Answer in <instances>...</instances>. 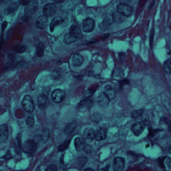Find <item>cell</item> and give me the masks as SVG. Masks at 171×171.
Wrapping results in <instances>:
<instances>
[{"label": "cell", "mask_w": 171, "mask_h": 171, "mask_svg": "<svg viewBox=\"0 0 171 171\" xmlns=\"http://www.w3.org/2000/svg\"><path fill=\"white\" fill-rule=\"evenodd\" d=\"M30 1H19V3L21 4V5L26 6L28 5L29 3H30Z\"/></svg>", "instance_id": "33"}, {"label": "cell", "mask_w": 171, "mask_h": 171, "mask_svg": "<svg viewBox=\"0 0 171 171\" xmlns=\"http://www.w3.org/2000/svg\"><path fill=\"white\" fill-rule=\"evenodd\" d=\"M75 146L77 151H83L86 146V141L85 138L82 137H77L74 141Z\"/></svg>", "instance_id": "14"}, {"label": "cell", "mask_w": 171, "mask_h": 171, "mask_svg": "<svg viewBox=\"0 0 171 171\" xmlns=\"http://www.w3.org/2000/svg\"><path fill=\"white\" fill-rule=\"evenodd\" d=\"M77 39L72 33H68L64 36V42L66 44L69 45L74 42H76Z\"/></svg>", "instance_id": "20"}, {"label": "cell", "mask_w": 171, "mask_h": 171, "mask_svg": "<svg viewBox=\"0 0 171 171\" xmlns=\"http://www.w3.org/2000/svg\"><path fill=\"white\" fill-rule=\"evenodd\" d=\"M18 8V5L17 3L16 4H14L10 6L7 9V11H8L9 13H11L12 12H14L17 9V8Z\"/></svg>", "instance_id": "30"}, {"label": "cell", "mask_w": 171, "mask_h": 171, "mask_svg": "<svg viewBox=\"0 0 171 171\" xmlns=\"http://www.w3.org/2000/svg\"><path fill=\"white\" fill-rule=\"evenodd\" d=\"M44 49L45 46L43 43L42 42L39 43L37 46V51H36V54L38 57H41L43 56L44 53Z\"/></svg>", "instance_id": "23"}, {"label": "cell", "mask_w": 171, "mask_h": 171, "mask_svg": "<svg viewBox=\"0 0 171 171\" xmlns=\"http://www.w3.org/2000/svg\"><path fill=\"white\" fill-rule=\"evenodd\" d=\"M106 137H107V133H106V130L104 128L100 129L96 134L95 138L99 141L105 140Z\"/></svg>", "instance_id": "21"}, {"label": "cell", "mask_w": 171, "mask_h": 171, "mask_svg": "<svg viewBox=\"0 0 171 171\" xmlns=\"http://www.w3.org/2000/svg\"><path fill=\"white\" fill-rule=\"evenodd\" d=\"M93 106V101L90 99L82 101L78 106V109L81 111H85L90 110Z\"/></svg>", "instance_id": "10"}, {"label": "cell", "mask_w": 171, "mask_h": 171, "mask_svg": "<svg viewBox=\"0 0 171 171\" xmlns=\"http://www.w3.org/2000/svg\"><path fill=\"white\" fill-rule=\"evenodd\" d=\"M103 93L110 101L115 99L116 97V90L113 86L111 85H106L105 88Z\"/></svg>", "instance_id": "8"}, {"label": "cell", "mask_w": 171, "mask_h": 171, "mask_svg": "<svg viewBox=\"0 0 171 171\" xmlns=\"http://www.w3.org/2000/svg\"><path fill=\"white\" fill-rule=\"evenodd\" d=\"M75 126L76 125L74 123L70 124L65 129V133H69L72 132L74 129Z\"/></svg>", "instance_id": "29"}, {"label": "cell", "mask_w": 171, "mask_h": 171, "mask_svg": "<svg viewBox=\"0 0 171 171\" xmlns=\"http://www.w3.org/2000/svg\"><path fill=\"white\" fill-rule=\"evenodd\" d=\"M125 165V161L122 157H116L114 159L113 168L115 171H122Z\"/></svg>", "instance_id": "7"}, {"label": "cell", "mask_w": 171, "mask_h": 171, "mask_svg": "<svg viewBox=\"0 0 171 171\" xmlns=\"http://www.w3.org/2000/svg\"><path fill=\"white\" fill-rule=\"evenodd\" d=\"M117 10L119 13L126 17L131 16L134 12V9L132 6L123 3L119 4L117 7Z\"/></svg>", "instance_id": "2"}, {"label": "cell", "mask_w": 171, "mask_h": 171, "mask_svg": "<svg viewBox=\"0 0 171 171\" xmlns=\"http://www.w3.org/2000/svg\"><path fill=\"white\" fill-rule=\"evenodd\" d=\"M70 33H72L74 36L76 37L77 39H81L83 38L81 28L78 25H73L71 27L69 30Z\"/></svg>", "instance_id": "12"}, {"label": "cell", "mask_w": 171, "mask_h": 171, "mask_svg": "<svg viewBox=\"0 0 171 171\" xmlns=\"http://www.w3.org/2000/svg\"><path fill=\"white\" fill-rule=\"evenodd\" d=\"M9 137L8 128L6 124L0 125V143L5 142Z\"/></svg>", "instance_id": "11"}, {"label": "cell", "mask_w": 171, "mask_h": 171, "mask_svg": "<svg viewBox=\"0 0 171 171\" xmlns=\"http://www.w3.org/2000/svg\"><path fill=\"white\" fill-rule=\"evenodd\" d=\"M38 8V3L36 1H32L27 5L26 13L28 15H32L35 12Z\"/></svg>", "instance_id": "16"}, {"label": "cell", "mask_w": 171, "mask_h": 171, "mask_svg": "<svg viewBox=\"0 0 171 171\" xmlns=\"http://www.w3.org/2000/svg\"><path fill=\"white\" fill-rule=\"evenodd\" d=\"M144 112V110H137L132 112V117L133 118H138L141 115H142V114Z\"/></svg>", "instance_id": "26"}, {"label": "cell", "mask_w": 171, "mask_h": 171, "mask_svg": "<svg viewBox=\"0 0 171 171\" xmlns=\"http://www.w3.org/2000/svg\"><path fill=\"white\" fill-rule=\"evenodd\" d=\"M26 124H27L29 127H31L33 126L35 123V120H34V118L33 115H30L28 116L26 119Z\"/></svg>", "instance_id": "25"}, {"label": "cell", "mask_w": 171, "mask_h": 171, "mask_svg": "<svg viewBox=\"0 0 171 171\" xmlns=\"http://www.w3.org/2000/svg\"><path fill=\"white\" fill-rule=\"evenodd\" d=\"M169 153H170L171 154V145L170 146V148H169Z\"/></svg>", "instance_id": "36"}, {"label": "cell", "mask_w": 171, "mask_h": 171, "mask_svg": "<svg viewBox=\"0 0 171 171\" xmlns=\"http://www.w3.org/2000/svg\"><path fill=\"white\" fill-rule=\"evenodd\" d=\"M23 107L25 111L31 113L34 110V101L30 96H26L24 97L22 102Z\"/></svg>", "instance_id": "3"}, {"label": "cell", "mask_w": 171, "mask_h": 171, "mask_svg": "<svg viewBox=\"0 0 171 171\" xmlns=\"http://www.w3.org/2000/svg\"><path fill=\"white\" fill-rule=\"evenodd\" d=\"M96 134V133L93 128H88L84 131L83 136L86 139L92 141L95 138Z\"/></svg>", "instance_id": "19"}, {"label": "cell", "mask_w": 171, "mask_h": 171, "mask_svg": "<svg viewBox=\"0 0 171 171\" xmlns=\"http://www.w3.org/2000/svg\"><path fill=\"white\" fill-rule=\"evenodd\" d=\"M48 23L47 17L44 15H40L36 20V26L39 29H44L47 26Z\"/></svg>", "instance_id": "13"}, {"label": "cell", "mask_w": 171, "mask_h": 171, "mask_svg": "<svg viewBox=\"0 0 171 171\" xmlns=\"http://www.w3.org/2000/svg\"><path fill=\"white\" fill-rule=\"evenodd\" d=\"M85 171H94V170L91 168H87L85 169Z\"/></svg>", "instance_id": "35"}, {"label": "cell", "mask_w": 171, "mask_h": 171, "mask_svg": "<svg viewBox=\"0 0 171 171\" xmlns=\"http://www.w3.org/2000/svg\"><path fill=\"white\" fill-rule=\"evenodd\" d=\"M57 11V7L54 3H49L45 6L43 10L44 15L46 17H49L54 15Z\"/></svg>", "instance_id": "6"}, {"label": "cell", "mask_w": 171, "mask_h": 171, "mask_svg": "<svg viewBox=\"0 0 171 171\" xmlns=\"http://www.w3.org/2000/svg\"><path fill=\"white\" fill-rule=\"evenodd\" d=\"M46 171H58L57 167L54 164H51L49 166Z\"/></svg>", "instance_id": "32"}, {"label": "cell", "mask_w": 171, "mask_h": 171, "mask_svg": "<svg viewBox=\"0 0 171 171\" xmlns=\"http://www.w3.org/2000/svg\"><path fill=\"white\" fill-rule=\"evenodd\" d=\"M63 1H55V2H56V3H62V2H63Z\"/></svg>", "instance_id": "37"}, {"label": "cell", "mask_w": 171, "mask_h": 171, "mask_svg": "<svg viewBox=\"0 0 171 171\" xmlns=\"http://www.w3.org/2000/svg\"><path fill=\"white\" fill-rule=\"evenodd\" d=\"M70 143V140H68L67 141L63 143V144L60 145L58 148L59 151H64V150H65L66 149L68 148Z\"/></svg>", "instance_id": "28"}, {"label": "cell", "mask_w": 171, "mask_h": 171, "mask_svg": "<svg viewBox=\"0 0 171 171\" xmlns=\"http://www.w3.org/2000/svg\"><path fill=\"white\" fill-rule=\"evenodd\" d=\"M22 149L23 151L27 154L32 156L37 151V143L33 140H27L24 142Z\"/></svg>", "instance_id": "1"}, {"label": "cell", "mask_w": 171, "mask_h": 171, "mask_svg": "<svg viewBox=\"0 0 171 171\" xmlns=\"http://www.w3.org/2000/svg\"><path fill=\"white\" fill-rule=\"evenodd\" d=\"M84 57L80 54H75L73 56L72 63L74 66H81L84 62Z\"/></svg>", "instance_id": "15"}, {"label": "cell", "mask_w": 171, "mask_h": 171, "mask_svg": "<svg viewBox=\"0 0 171 171\" xmlns=\"http://www.w3.org/2000/svg\"><path fill=\"white\" fill-rule=\"evenodd\" d=\"M95 27V21L91 18H87L83 22V30L85 32L90 33L94 30Z\"/></svg>", "instance_id": "5"}, {"label": "cell", "mask_w": 171, "mask_h": 171, "mask_svg": "<svg viewBox=\"0 0 171 171\" xmlns=\"http://www.w3.org/2000/svg\"><path fill=\"white\" fill-rule=\"evenodd\" d=\"M47 97L44 94H41L38 97V103L40 106H44L47 102Z\"/></svg>", "instance_id": "24"}, {"label": "cell", "mask_w": 171, "mask_h": 171, "mask_svg": "<svg viewBox=\"0 0 171 171\" xmlns=\"http://www.w3.org/2000/svg\"><path fill=\"white\" fill-rule=\"evenodd\" d=\"M145 128V124L143 122H138L133 125L131 130L135 136H139L144 131Z\"/></svg>", "instance_id": "9"}, {"label": "cell", "mask_w": 171, "mask_h": 171, "mask_svg": "<svg viewBox=\"0 0 171 171\" xmlns=\"http://www.w3.org/2000/svg\"><path fill=\"white\" fill-rule=\"evenodd\" d=\"M98 100L100 105L104 107H107L110 101L103 92L100 94Z\"/></svg>", "instance_id": "17"}, {"label": "cell", "mask_w": 171, "mask_h": 171, "mask_svg": "<svg viewBox=\"0 0 171 171\" xmlns=\"http://www.w3.org/2000/svg\"><path fill=\"white\" fill-rule=\"evenodd\" d=\"M26 46L25 45H21L16 48V51L17 53H23L26 50Z\"/></svg>", "instance_id": "31"}, {"label": "cell", "mask_w": 171, "mask_h": 171, "mask_svg": "<svg viewBox=\"0 0 171 171\" xmlns=\"http://www.w3.org/2000/svg\"><path fill=\"white\" fill-rule=\"evenodd\" d=\"M167 164L169 168L171 169V158H168L167 160Z\"/></svg>", "instance_id": "34"}, {"label": "cell", "mask_w": 171, "mask_h": 171, "mask_svg": "<svg viewBox=\"0 0 171 171\" xmlns=\"http://www.w3.org/2000/svg\"><path fill=\"white\" fill-rule=\"evenodd\" d=\"M66 93L64 90L61 89H56L53 92L51 95V98L53 102L56 103L61 102L65 97Z\"/></svg>", "instance_id": "4"}, {"label": "cell", "mask_w": 171, "mask_h": 171, "mask_svg": "<svg viewBox=\"0 0 171 171\" xmlns=\"http://www.w3.org/2000/svg\"><path fill=\"white\" fill-rule=\"evenodd\" d=\"M164 70L167 74L171 73V57L165 62L164 64Z\"/></svg>", "instance_id": "22"}, {"label": "cell", "mask_w": 171, "mask_h": 171, "mask_svg": "<svg viewBox=\"0 0 171 171\" xmlns=\"http://www.w3.org/2000/svg\"><path fill=\"white\" fill-rule=\"evenodd\" d=\"M95 90L92 89H88L85 91L84 93V96L86 98H89L94 94Z\"/></svg>", "instance_id": "27"}, {"label": "cell", "mask_w": 171, "mask_h": 171, "mask_svg": "<svg viewBox=\"0 0 171 171\" xmlns=\"http://www.w3.org/2000/svg\"><path fill=\"white\" fill-rule=\"evenodd\" d=\"M64 21V19L61 17H56L53 19L50 24V29L51 32L54 31L55 28L57 26L62 23Z\"/></svg>", "instance_id": "18"}]
</instances>
